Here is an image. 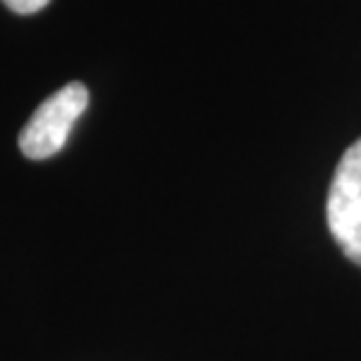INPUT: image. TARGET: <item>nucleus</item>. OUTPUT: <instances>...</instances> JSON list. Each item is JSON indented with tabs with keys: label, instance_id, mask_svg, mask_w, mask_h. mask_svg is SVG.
Returning <instances> with one entry per match:
<instances>
[{
	"label": "nucleus",
	"instance_id": "obj_1",
	"mask_svg": "<svg viewBox=\"0 0 361 361\" xmlns=\"http://www.w3.org/2000/svg\"><path fill=\"white\" fill-rule=\"evenodd\" d=\"M90 104L82 82H68L35 108L19 134V148L28 160H47L66 146L68 134Z\"/></svg>",
	"mask_w": 361,
	"mask_h": 361
},
{
	"label": "nucleus",
	"instance_id": "obj_2",
	"mask_svg": "<svg viewBox=\"0 0 361 361\" xmlns=\"http://www.w3.org/2000/svg\"><path fill=\"white\" fill-rule=\"evenodd\" d=\"M326 221L338 247L361 265V139L345 150L326 200Z\"/></svg>",
	"mask_w": 361,
	"mask_h": 361
},
{
	"label": "nucleus",
	"instance_id": "obj_3",
	"mask_svg": "<svg viewBox=\"0 0 361 361\" xmlns=\"http://www.w3.org/2000/svg\"><path fill=\"white\" fill-rule=\"evenodd\" d=\"M3 3L17 14H35V12H40L49 0H3Z\"/></svg>",
	"mask_w": 361,
	"mask_h": 361
}]
</instances>
